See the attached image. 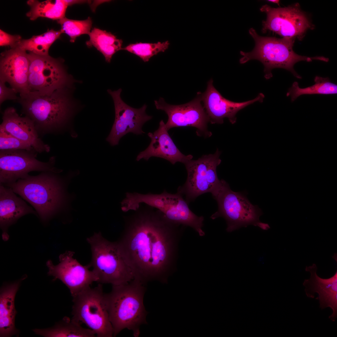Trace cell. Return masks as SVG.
<instances>
[{
	"label": "cell",
	"mask_w": 337,
	"mask_h": 337,
	"mask_svg": "<svg viewBox=\"0 0 337 337\" xmlns=\"http://www.w3.org/2000/svg\"><path fill=\"white\" fill-rule=\"evenodd\" d=\"M125 218L117 241L134 279L146 285L152 281L167 283L175 271L178 245L185 226L168 220L159 211L138 209Z\"/></svg>",
	"instance_id": "cell-1"
},
{
	"label": "cell",
	"mask_w": 337,
	"mask_h": 337,
	"mask_svg": "<svg viewBox=\"0 0 337 337\" xmlns=\"http://www.w3.org/2000/svg\"><path fill=\"white\" fill-rule=\"evenodd\" d=\"M77 172H70L65 175L60 173L42 172L36 176L28 175L23 178L5 186L32 205L43 223L60 215L70 213L74 209L72 202L76 198L74 193L69 192L72 179Z\"/></svg>",
	"instance_id": "cell-2"
},
{
	"label": "cell",
	"mask_w": 337,
	"mask_h": 337,
	"mask_svg": "<svg viewBox=\"0 0 337 337\" xmlns=\"http://www.w3.org/2000/svg\"><path fill=\"white\" fill-rule=\"evenodd\" d=\"M71 88L57 90L50 95L30 92L17 101L22 112L33 122L39 136L57 133L65 128L74 112Z\"/></svg>",
	"instance_id": "cell-3"
},
{
	"label": "cell",
	"mask_w": 337,
	"mask_h": 337,
	"mask_svg": "<svg viewBox=\"0 0 337 337\" xmlns=\"http://www.w3.org/2000/svg\"><path fill=\"white\" fill-rule=\"evenodd\" d=\"M145 286L134 279L125 284L112 286L111 291L105 294L113 336L127 329L132 331L134 337H138L140 326L147 323V312L143 303Z\"/></svg>",
	"instance_id": "cell-4"
},
{
	"label": "cell",
	"mask_w": 337,
	"mask_h": 337,
	"mask_svg": "<svg viewBox=\"0 0 337 337\" xmlns=\"http://www.w3.org/2000/svg\"><path fill=\"white\" fill-rule=\"evenodd\" d=\"M249 32L255 41V46L250 52L240 51L242 57L239 62L243 64L252 60L260 61L264 66V77L266 79L272 77L271 71L276 68L286 70L296 78L301 79V76L294 68L296 63L301 61L311 62L313 60L329 61V58L324 56L311 57L295 53L293 50L295 39L294 38L262 37L259 35L253 28L249 29Z\"/></svg>",
	"instance_id": "cell-5"
},
{
	"label": "cell",
	"mask_w": 337,
	"mask_h": 337,
	"mask_svg": "<svg viewBox=\"0 0 337 337\" xmlns=\"http://www.w3.org/2000/svg\"><path fill=\"white\" fill-rule=\"evenodd\" d=\"M90 246L93 268L100 284L118 285L134 279L133 273L122 255L117 242L104 238L100 232L87 239Z\"/></svg>",
	"instance_id": "cell-6"
},
{
	"label": "cell",
	"mask_w": 337,
	"mask_h": 337,
	"mask_svg": "<svg viewBox=\"0 0 337 337\" xmlns=\"http://www.w3.org/2000/svg\"><path fill=\"white\" fill-rule=\"evenodd\" d=\"M216 201L217 211L210 217L212 219L222 217L226 221L228 232L250 225L264 230L270 228L269 225L261 222L260 217L263 213L256 205L252 204L247 197L240 192H235L224 180L219 187L211 194Z\"/></svg>",
	"instance_id": "cell-7"
},
{
	"label": "cell",
	"mask_w": 337,
	"mask_h": 337,
	"mask_svg": "<svg viewBox=\"0 0 337 337\" xmlns=\"http://www.w3.org/2000/svg\"><path fill=\"white\" fill-rule=\"evenodd\" d=\"M128 200L130 205L134 209L139 208L141 203H144L156 208L171 222L190 227L200 236L205 235L202 229L203 217L198 216L192 212L183 196L178 192L172 194L165 190L160 194L131 193Z\"/></svg>",
	"instance_id": "cell-8"
},
{
	"label": "cell",
	"mask_w": 337,
	"mask_h": 337,
	"mask_svg": "<svg viewBox=\"0 0 337 337\" xmlns=\"http://www.w3.org/2000/svg\"><path fill=\"white\" fill-rule=\"evenodd\" d=\"M102 284L90 287L73 297L72 320L85 324L97 337H112L113 329L109 319Z\"/></svg>",
	"instance_id": "cell-9"
},
{
	"label": "cell",
	"mask_w": 337,
	"mask_h": 337,
	"mask_svg": "<svg viewBox=\"0 0 337 337\" xmlns=\"http://www.w3.org/2000/svg\"><path fill=\"white\" fill-rule=\"evenodd\" d=\"M29 65L28 83L30 92L49 95L55 90L71 88L76 82L65 68L63 61L48 56L27 53Z\"/></svg>",
	"instance_id": "cell-10"
},
{
	"label": "cell",
	"mask_w": 337,
	"mask_h": 337,
	"mask_svg": "<svg viewBox=\"0 0 337 337\" xmlns=\"http://www.w3.org/2000/svg\"><path fill=\"white\" fill-rule=\"evenodd\" d=\"M221 152L217 149L214 154L203 155L197 160H190L184 164L187 177L185 183L179 187L177 192L189 203L203 194H211L220 186L217 168L221 162Z\"/></svg>",
	"instance_id": "cell-11"
},
{
	"label": "cell",
	"mask_w": 337,
	"mask_h": 337,
	"mask_svg": "<svg viewBox=\"0 0 337 337\" xmlns=\"http://www.w3.org/2000/svg\"><path fill=\"white\" fill-rule=\"evenodd\" d=\"M266 18L262 21V31H270L283 37L293 38L301 40L309 30L314 26L308 16L301 9L298 3L284 7L273 8L266 4L260 8Z\"/></svg>",
	"instance_id": "cell-12"
},
{
	"label": "cell",
	"mask_w": 337,
	"mask_h": 337,
	"mask_svg": "<svg viewBox=\"0 0 337 337\" xmlns=\"http://www.w3.org/2000/svg\"><path fill=\"white\" fill-rule=\"evenodd\" d=\"M37 153L24 149L0 150V184L5 186L14 183L32 171H63L55 167V157L43 162L36 159Z\"/></svg>",
	"instance_id": "cell-13"
},
{
	"label": "cell",
	"mask_w": 337,
	"mask_h": 337,
	"mask_svg": "<svg viewBox=\"0 0 337 337\" xmlns=\"http://www.w3.org/2000/svg\"><path fill=\"white\" fill-rule=\"evenodd\" d=\"M201 94L198 92L193 100L180 105L169 104L161 97L154 100L156 108L164 111L168 116L165 124L168 130L174 127L191 126L196 128V134L199 136L209 138L212 136V132L208 130L209 119L202 104Z\"/></svg>",
	"instance_id": "cell-14"
},
{
	"label": "cell",
	"mask_w": 337,
	"mask_h": 337,
	"mask_svg": "<svg viewBox=\"0 0 337 337\" xmlns=\"http://www.w3.org/2000/svg\"><path fill=\"white\" fill-rule=\"evenodd\" d=\"M74 253L66 251L59 256V263L53 264L48 260L46 265L48 269V274L54 277V280L59 279L69 289L71 295L75 297L90 287L98 278L89 264L83 266L73 257Z\"/></svg>",
	"instance_id": "cell-15"
},
{
	"label": "cell",
	"mask_w": 337,
	"mask_h": 337,
	"mask_svg": "<svg viewBox=\"0 0 337 337\" xmlns=\"http://www.w3.org/2000/svg\"><path fill=\"white\" fill-rule=\"evenodd\" d=\"M107 91L114 101L115 119L106 141L112 146H115L118 144L121 138L128 133L137 135L144 133L142 129L143 125L152 118L146 113L147 106L144 104L139 109L129 106L120 97L121 89L115 91L109 89Z\"/></svg>",
	"instance_id": "cell-16"
},
{
	"label": "cell",
	"mask_w": 337,
	"mask_h": 337,
	"mask_svg": "<svg viewBox=\"0 0 337 337\" xmlns=\"http://www.w3.org/2000/svg\"><path fill=\"white\" fill-rule=\"evenodd\" d=\"M210 79L207 83V89L201 93L203 106L207 114L209 122L212 124H222L224 119L227 118L232 124L237 120L236 115L240 110L256 102H262L265 98L262 93H259L255 99L241 102H233L224 98L213 85Z\"/></svg>",
	"instance_id": "cell-17"
},
{
	"label": "cell",
	"mask_w": 337,
	"mask_h": 337,
	"mask_svg": "<svg viewBox=\"0 0 337 337\" xmlns=\"http://www.w3.org/2000/svg\"><path fill=\"white\" fill-rule=\"evenodd\" d=\"M29 63L26 51L17 48L1 54L0 80L8 83L11 87L24 96L29 92L28 76Z\"/></svg>",
	"instance_id": "cell-18"
},
{
	"label": "cell",
	"mask_w": 337,
	"mask_h": 337,
	"mask_svg": "<svg viewBox=\"0 0 337 337\" xmlns=\"http://www.w3.org/2000/svg\"><path fill=\"white\" fill-rule=\"evenodd\" d=\"M0 128L30 145L37 152L48 153L49 145L41 139L32 121L28 117H21L16 109L10 107L3 112Z\"/></svg>",
	"instance_id": "cell-19"
},
{
	"label": "cell",
	"mask_w": 337,
	"mask_h": 337,
	"mask_svg": "<svg viewBox=\"0 0 337 337\" xmlns=\"http://www.w3.org/2000/svg\"><path fill=\"white\" fill-rule=\"evenodd\" d=\"M317 267L315 264L306 266V271L310 272L309 279L305 280L303 285L307 297L314 298L315 294L318 296L315 298L319 301L320 307L322 309L330 307L332 310L329 318L335 321L337 317V271L331 277L323 278L317 274Z\"/></svg>",
	"instance_id": "cell-20"
},
{
	"label": "cell",
	"mask_w": 337,
	"mask_h": 337,
	"mask_svg": "<svg viewBox=\"0 0 337 337\" xmlns=\"http://www.w3.org/2000/svg\"><path fill=\"white\" fill-rule=\"evenodd\" d=\"M165 124L163 120L159 123L158 129L153 133L149 132L148 136L151 139L148 147L137 155L136 160L142 159L148 160L151 157H155L164 159L172 164L178 162L184 164L192 159L191 154L185 155L178 148L169 135Z\"/></svg>",
	"instance_id": "cell-21"
},
{
	"label": "cell",
	"mask_w": 337,
	"mask_h": 337,
	"mask_svg": "<svg viewBox=\"0 0 337 337\" xmlns=\"http://www.w3.org/2000/svg\"><path fill=\"white\" fill-rule=\"evenodd\" d=\"M16 194L11 188L0 184V227L5 241L9 238L8 228L20 218L28 214L38 217L36 211Z\"/></svg>",
	"instance_id": "cell-22"
},
{
	"label": "cell",
	"mask_w": 337,
	"mask_h": 337,
	"mask_svg": "<svg viewBox=\"0 0 337 337\" xmlns=\"http://www.w3.org/2000/svg\"><path fill=\"white\" fill-rule=\"evenodd\" d=\"M24 276L19 280L6 285L1 289L0 294V336L8 337L17 335L18 330L15 325L17 311L15 299Z\"/></svg>",
	"instance_id": "cell-23"
},
{
	"label": "cell",
	"mask_w": 337,
	"mask_h": 337,
	"mask_svg": "<svg viewBox=\"0 0 337 337\" xmlns=\"http://www.w3.org/2000/svg\"><path fill=\"white\" fill-rule=\"evenodd\" d=\"M33 331L35 334L46 337H94L96 335L92 330L83 327L80 323L67 317L52 327Z\"/></svg>",
	"instance_id": "cell-24"
},
{
	"label": "cell",
	"mask_w": 337,
	"mask_h": 337,
	"mask_svg": "<svg viewBox=\"0 0 337 337\" xmlns=\"http://www.w3.org/2000/svg\"><path fill=\"white\" fill-rule=\"evenodd\" d=\"M89 35L90 40L86 42L87 46L95 47L107 62H110L113 56L122 48V40L110 32L94 28Z\"/></svg>",
	"instance_id": "cell-25"
},
{
	"label": "cell",
	"mask_w": 337,
	"mask_h": 337,
	"mask_svg": "<svg viewBox=\"0 0 337 337\" xmlns=\"http://www.w3.org/2000/svg\"><path fill=\"white\" fill-rule=\"evenodd\" d=\"M27 3L30 7V10L26 15L31 20H34L39 17L60 20L65 17L68 6L65 0H48L42 2L29 0Z\"/></svg>",
	"instance_id": "cell-26"
},
{
	"label": "cell",
	"mask_w": 337,
	"mask_h": 337,
	"mask_svg": "<svg viewBox=\"0 0 337 337\" xmlns=\"http://www.w3.org/2000/svg\"><path fill=\"white\" fill-rule=\"evenodd\" d=\"M62 33L61 30L56 31L51 29L30 39H22L15 48L39 55L48 56L50 47Z\"/></svg>",
	"instance_id": "cell-27"
},
{
	"label": "cell",
	"mask_w": 337,
	"mask_h": 337,
	"mask_svg": "<svg viewBox=\"0 0 337 337\" xmlns=\"http://www.w3.org/2000/svg\"><path fill=\"white\" fill-rule=\"evenodd\" d=\"M315 84L310 86L302 88L298 82L295 81L289 88L287 96H290L292 102L300 96L303 95L335 94L337 93V85L331 82L328 77L316 76L314 79Z\"/></svg>",
	"instance_id": "cell-28"
},
{
	"label": "cell",
	"mask_w": 337,
	"mask_h": 337,
	"mask_svg": "<svg viewBox=\"0 0 337 337\" xmlns=\"http://www.w3.org/2000/svg\"><path fill=\"white\" fill-rule=\"evenodd\" d=\"M168 41L157 43L136 42L130 44L121 50H124L135 55L144 62L148 61L150 59L160 52H164L168 47Z\"/></svg>",
	"instance_id": "cell-29"
},
{
	"label": "cell",
	"mask_w": 337,
	"mask_h": 337,
	"mask_svg": "<svg viewBox=\"0 0 337 337\" xmlns=\"http://www.w3.org/2000/svg\"><path fill=\"white\" fill-rule=\"evenodd\" d=\"M61 27L60 29L62 33H65L70 37V41L75 42L76 38L81 35L89 34L92 27V21L89 17L84 20H77L65 17L57 20Z\"/></svg>",
	"instance_id": "cell-30"
},
{
	"label": "cell",
	"mask_w": 337,
	"mask_h": 337,
	"mask_svg": "<svg viewBox=\"0 0 337 337\" xmlns=\"http://www.w3.org/2000/svg\"><path fill=\"white\" fill-rule=\"evenodd\" d=\"M17 149L36 151L30 145L0 128V150Z\"/></svg>",
	"instance_id": "cell-31"
},
{
	"label": "cell",
	"mask_w": 337,
	"mask_h": 337,
	"mask_svg": "<svg viewBox=\"0 0 337 337\" xmlns=\"http://www.w3.org/2000/svg\"><path fill=\"white\" fill-rule=\"evenodd\" d=\"M22 40L19 35H12L0 30V46H9L12 48L15 47Z\"/></svg>",
	"instance_id": "cell-32"
},
{
	"label": "cell",
	"mask_w": 337,
	"mask_h": 337,
	"mask_svg": "<svg viewBox=\"0 0 337 337\" xmlns=\"http://www.w3.org/2000/svg\"><path fill=\"white\" fill-rule=\"evenodd\" d=\"M5 83L0 80V104L6 100H12L16 101L18 99L17 92L13 88L6 86Z\"/></svg>",
	"instance_id": "cell-33"
},
{
	"label": "cell",
	"mask_w": 337,
	"mask_h": 337,
	"mask_svg": "<svg viewBox=\"0 0 337 337\" xmlns=\"http://www.w3.org/2000/svg\"><path fill=\"white\" fill-rule=\"evenodd\" d=\"M269 2H271L273 3L277 4L278 5H280L279 0H270L267 1Z\"/></svg>",
	"instance_id": "cell-34"
}]
</instances>
